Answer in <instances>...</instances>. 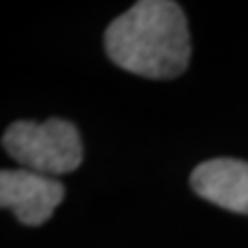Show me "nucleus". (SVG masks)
Wrapping results in <instances>:
<instances>
[{
	"instance_id": "nucleus-3",
	"label": "nucleus",
	"mask_w": 248,
	"mask_h": 248,
	"mask_svg": "<svg viewBox=\"0 0 248 248\" xmlns=\"http://www.w3.org/2000/svg\"><path fill=\"white\" fill-rule=\"evenodd\" d=\"M62 199L64 186L50 176L29 170L0 172V205L11 209L25 226H42L52 217Z\"/></svg>"
},
{
	"instance_id": "nucleus-4",
	"label": "nucleus",
	"mask_w": 248,
	"mask_h": 248,
	"mask_svg": "<svg viewBox=\"0 0 248 248\" xmlns=\"http://www.w3.org/2000/svg\"><path fill=\"white\" fill-rule=\"evenodd\" d=\"M190 184L199 197L248 215V161L217 157L195 168Z\"/></svg>"
},
{
	"instance_id": "nucleus-2",
	"label": "nucleus",
	"mask_w": 248,
	"mask_h": 248,
	"mask_svg": "<svg viewBox=\"0 0 248 248\" xmlns=\"http://www.w3.org/2000/svg\"><path fill=\"white\" fill-rule=\"evenodd\" d=\"M2 147L23 170L44 176L73 172L83 161V145L75 124L60 118L13 122L2 135Z\"/></svg>"
},
{
	"instance_id": "nucleus-1",
	"label": "nucleus",
	"mask_w": 248,
	"mask_h": 248,
	"mask_svg": "<svg viewBox=\"0 0 248 248\" xmlns=\"http://www.w3.org/2000/svg\"><path fill=\"white\" fill-rule=\"evenodd\" d=\"M106 54L145 79H176L190 62V35L180 4L141 0L114 19L104 35Z\"/></svg>"
}]
</instances>
